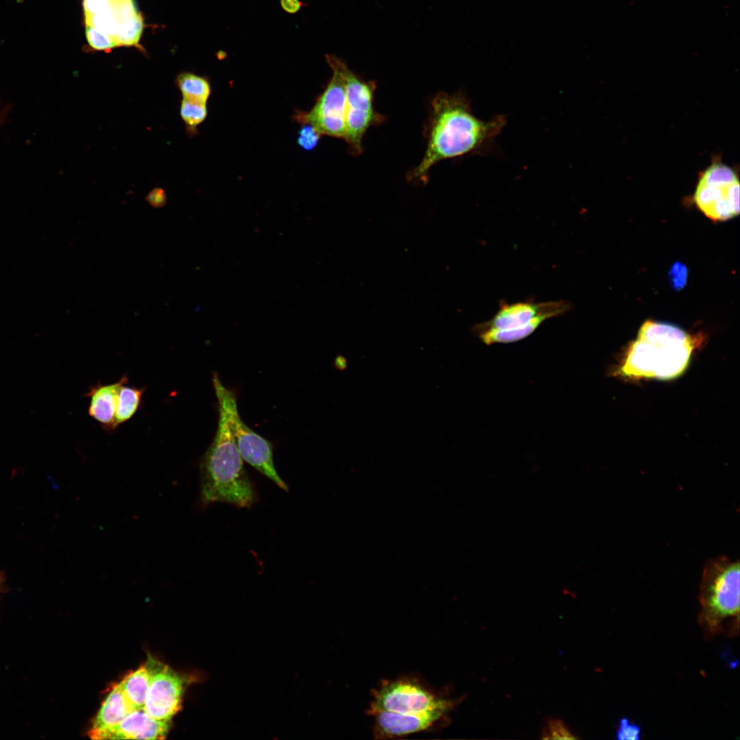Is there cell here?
I'll return each instance as SVG.
<instances>
[{"label":"cell","instance_id":"cell-1","mask_svg":"<svg viewBox=\"0 0 740 740\" xmlns=\"http://www.w3.org/2000/svg\"><path fill=\"white\" fill-rule=\"evenodd\" d=\"M506 123L504 115L489 120L478 118L464 93L439 92L431 102L424 131L426 151L418 166L408 174V180L426 184L430 169L439 162L482 153L502 132Z\"/></svg>","mask_w":740,"mask_h":740},{"label":"cell","instance_id":"cell-2","mask_svg":"<svg viewBox=\"0 0 740 740\" xmlns=\"http://www.w3.org/2000/svg\"><path fill=\"white\" fill-rule=\"evenodd\" d=\"M696 342L676 325L646 321L628 346L618 373L634 379L676 378L687 369Z\"/></svg>","mask_w":740,"mask_h":740},{"label":"cell","instance_id":"cell-23","mask_svg":"<svg viewBox=\"0 0 740 740\" xmlns=\"http://www.w3.org/2000/svg\"><path fill=\"white\" fill-rule=\"evenodd\" d=\"M320 136L312 125L305 124L299 131L297 143L303 149L310 150L317 145Z\"/></svg>","mask_w":740,"mask_h":740},{"label":"cell","instance_id":"cell-26","mask_svg":"<svg viewBox=\"0 0 740 740\" xmlns=\"http://www.w3.org/2000/svg\"><path fill=\"white\" fill-rule=\"evenodd\" d=\"M112 0H83L84 16L95 14L107 8Z\"/></svg>","mask_w":740,"mask_h":740},{"label":"cell","instance_id":"cell-7","mask_svg":"<svg viewBox=\"0 0 740 740\" xmlns=\"http://www.w3.org/2000/svg\"><path fill=\"white\" fill-rule=\"evenodd\" d=\"M340 70L345 81L346 94V132L345 140L352 153L362 152V140L367 131L385 121V116L374 108L375 83L365 81L352 71L341 58L327 54Z\"/></svg>","mask_w":740,"mask_h":740},{"label":"cell","instance_id":"cell-24","mask_svg":"<svg viewBox=\"0 0 740 740\" xmlns=\"http://www.w3.org/2000/svg\"><path fill=\"white\" fill-rule=\"evenodd\" d=\"M640 727L630 722L626 717L621 718L619 722V726L616 732L618 739L638 740L640 739Z\"/></svg>","mask_w":740,"mask_h":740},{"label":"cell","instance_id":"cell-27","mask_svg":"<svg viewBox=\"0 0 740 740\" xmlns=\"http://www.w3.org/2000/svg\"><path fill=\"white\" fill-rule=\"evenodd\" d=\"M149 204L154 208L163 207L166 202L164 190L159 187L152 189L145 197Z\"/></svg>","mask_w":740,"mask_h":740},{"label":"cell","instance_id":"cell-22","mask_svg":"<svg viewBox=\"0 0 740 740\" xmlns=\"http://www.w3.org/2000/svg\"><path fill=\"white\" fill-rule=\"evenodd\" d=\"M541 738L543 739H578L567 725L558 719H550L547 721L543 730Z\"/></svg>","mask_w":740,"mask_h":740},{"label":"cell","instance_id":"cell-3","mask_svg":"<svg viewBox=\"0 0 740 740\" xmlns=\"http://www.w3.org/2000/svg\"><path fill=\"white\" fill-rule=\"evenodd\" d=\"M219 413L216 434L199 464L201 498L204 504L225 502L249 508L256 500L254 486L227 421L219 409Z\"/></svg>","mask_w":740,"mask_h":740},{"label":"cell","instance_id":"cell-16","mask_svg":"<svg viewBox=\"0 0 740 740\" xmlns=\"http://www.w3.org/2000/svg\"><path fill=\"white\" fill-rule=\"evenodd\" d=\"M150 680L151 672L146 665L127 675L120 682L125 697L134 710L144 708Z\"/></svg>","mask_w":740,"mask_h":740},{"label":"cell","instance_id":"cell-28","mask_svg":"<svg viewBox=\"0 0 740 740\" xmlns=\"http://www.w3.org/2000/svg\"><path fill=\"white\" fill-rule=\"evenodd\" d=\"M280 5L285 12L295 14L300 10L304 3L299 0H280Z\"/></svg>","mask_w":740,"mask_h":740},{"label":"cell","instance_id":"cell-8","mask_svg":"<svg viewBox=\"0 0 740 740\" xmlns=\"http://www.w3.org/2000/svg\"><path fill=\"white\" fill-rule=\"evenodd\" d=\"M696 206L708 218L725 221L739 214V180L735 171L716 160L698 177Z\"/></svg>","mask_w":740,"mask_h":740},{"label":"cell","instance_id":"cell-19","mask_svg":"<svg viewBox=\"0 0 740 740\" xmlns=\"http://www.w3.org/2000/svg\"><path fill=\"white\" fill-rule=\"evenodd\" d=\"M207 103L182 99L180 103V116L190 135L197 134V127L204 122L208 114Z\"/></svg>","mask_w":740,"mask_h":740},{"label":"cell","instance_id":"cell-13","mask_svg":"<svg viewBox=\"0 0 740 740\" xmlns=\"http://www.w3.org/2000/svg\"><path fill=\"white\" fill-rule=\"evenodd\" d=\"M169 722L151 717L143 709L130 713L118 725L105 730H90L94 739H162L165 737Z\"/></svg>","mask_w":740,"mask_h":740},{"label":"cell","instance_id":"cell-14","mask_svg":"<svg viewBox=\"0 0 740 740\" xmlns=\"http://www.w3.org/2000/svg\"><path fill=\"white\" fill-rule=\"evenodd\" d=\"M124 375L116 382L102 384L100 382L92 386L84 396L90 399L88 414L108 432L114 431L116 424V406L117 392Z\"/></svg>","mask_w":740,"mask_h":740},{"label":"cell","instance_id":"cell-17","mask_svg":"<svg viewBox=\"0 0 740 740\" xmlns=\"http://www.w3.org/2000/svg\"><path fill=\"white\" fill-rule=\"evenodd\" d=\"M128 382L127 375H124L117 392L115 414L117 427L130 420L136 414L146 390L145 387L131 386Z\"/></svg>","mask_w":740,"mask_h":740},{"label":"cell","instance_id":"cell-21","mask_svg":"<svg viewBox=\"0 0 740 740\" xmlns=\"http://www.w3.org/2000/svg\"><path fill=\"white\" fill-rule=\"evenodd\" d=\"M86 36L89 45L95 50L109 51L118 47L112 36L92 26L86 25Z\"/></svg>","mask_w":740,"mask_h":740},{"label":"cell","instance_id":"cell-12","mask_svg":"<svg viewBox=\"0 0 740 740\" xmlns=\"http://www.w3.org/2000/svg\"><path fill=\"white\" fill-rule=\"evenodd\" d=\"M450 711L439 709L421 714L378 711L374 717L373 733L377 739L405 736L432 728Z\"/></svg>","mask_w":740,"mask_h":740},{"label":"cell","instance_id":"cell-15","mask_svg":"<svg viewBox=\"0 0 740 740\" xmlns=\"http://www.w3.org/2000/svg\"><path fill=\"white\" fill-rule=\"evenodd\" d=\"M134 711L125 697L121 684L114 686L99 711L91 730H100L118 725Z\"/></svg>","mask_w":740,"mask_h":740},{"label":"cell","instance_id":"cell-5","mask_svg":"<svg viewBox=\"0 0 740 740\" xmlns=\"http://www.w3.org/2000/svg\"><path fill=\"white\" fill-rule=\"evenodd\" d=\"M571 308V303L565 300L503 302L491 319L475 325L472 331L487 345L511 343L528 337L546 320Z\"/></svg>","mask_w":740,"mask_h":740},{"label":"cell","instance_id":"cell-9","mask_svg":"<svg viewBox=\"0 0 740 740\" xmlns=\"http://www.w3.org/2000/svg\"><path fill=\"white\" fill-rule=\"evenodd\" d=\"M454 701L440 698L412 680H396L382 684L373 691L369 713L388 711L421 714L439 709L450 711Z\"/></svg>","mask_w":740,"mask_h":740},{"label":"cell","instance_id":"cell-25","mask_svg":"<svg viewBox=\"0 0 740 740\" xmlns=\"http://www.w3.org/2000/svg\"><path fill=\"white\" fill-rule=\"evenodd\" d=\"M688 269L681 262H675L669 272V278L671 285L675 291L684 288L687 280Z\"/></svg>","mask_w":740,"mask_h":740},{"label":"cell","instance_id":"cell-10","mask_svg":"<svg viewBox=\"0 0 740 740\" xmlns=\"http://www.w3.org/2000/svg\"><path fill=\"white\" fill-rule=\"evenodd\" d=\"M326 61L332 76L314 106L301 116L302 123L312 125L321 135L345 139L346 132V94L345 81L336 65Z\"/></svg>","mask_w":740,"mask_h":740},{"label":"cell","instance_id":"cell-4","mask_svg":"<svg viewBox=\"0 0 740 740\" xmlns=\"http://www.w3.org/2000/svg\"><path fill=\"white\" fill-rule=\"evenodd\" d=\"M698 621L706 639L739 633V562L721 556L708 560L700 586Z\"/></svg>","mask_w":740,"mask_h":740},{"label":"cell","instance_id":"cell-29","mask_svg":"<svg viewBox=\"0 0 740 740\" xmlns=\"http://www.w3.org/2000/svg\"><path fill=\"white\" fill-rule=\"evenodd\" d=\"M335 366L339 370H344L347 367V360L343 356H339L335 360Z\"/></svg>","mask_w":740,"mask_h":740},{"label":"cell","instance_id":"cell-20","mask_svg":"<svg viewBox=\"0 0 740 740\" xmlns=\"http://www.w3.org/2000/svg\"><path fill=\"white\" fill-rule=\"evenodd\" d=\"M143 30V20L137 13L123 23L114 39L119 46H137Z\"/></svg>","mask_w":740,"mask_h":740},{"label":"cell","instance_id":"cell-11","mask_svg":"<svg viewBox=\"0 0 740 740\" xmlns=\"http://www.w3.org/2000/svg\"><path fill=\"white\" fill-rule=\"evenodd\" d=\"M151 680L143 710L152 718L170 722L180 710L184 680L165 665L149 658Z\"/></svg>","mask_w":740,"mask_h":740},{"label":"cell","instance_id":"cell-18","mask_svg":"<svg viewBox=\"0 0 740 740\" xmlns=\"http://www.w3.org/2000/svg\"><path fill=\"white\" fill-rule=\"evenodd\" d=\"M175 84L182 93V99L207 103L211 93L210 84L207 78L183 72L177 75Z\"/></svg>","mask_w":740,"mask_h":740},{"label":"cell","instance_id":"cell-6","mask_svg":"<svg viewBox=\"0 0 740 740\" xmlns=\"http://www.w3.org/2000/svg\"><path fill=\"white\" fill-rule=\"evenodd\" d=\"M212 382L221 410L227 421L238 451L244 460L259 472L271 480L285 491H288L286 482L278 473L274 463L273 446L249 428L241 418L234 393L225 387L217 373L212 374Z\"/></svg>","mask_w":740,"mask_h":740}]
</instances>
